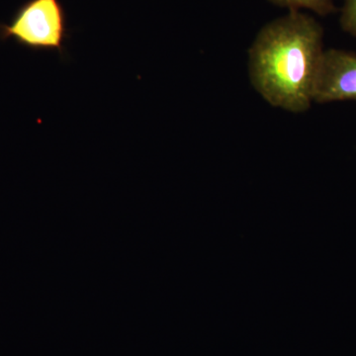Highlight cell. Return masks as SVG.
I'll list each match as a JSON object with an SVG mask.
<instances>
[{"label":"cell","instance_id":"1","mask_svg":"<svg viewBox=\"0 0 356 356\" xmlns=\"http://www.w3.org/2000/svg\"><path fill=\"white\" fill-rule=\"evenodd\" d=\"M323 37L315 18L296 10L262 28L248 51V72L267 103L293 113L310 108L324 57Z\"/></svg>","mask_w":356,"mask_h":356},{"label":"cell","instance_id":"2","mask_svg":"<svg viewBox=\"0 0 356 356\" xmlns=\"http://www.w3.org/2000/svg\"><path fill=\"white\" fill-rule=\"evenodd\" d=\"M67 38V16L60 0H28L9 24L0 25V39H13L35 51H57L62 57Z\"/></svg>","mask_w":356,"mask_h":356},{"label":"cell","instance_id":"4","mask_svg":"<svg viewBox=\"0 0 356 356\" xmlns=\"http://www.w3.org/2000/svg\"><path fill=\"white\" fill-rule=\"evenodd\" d=\"M275 6L286 7L289 11L309 9L321 16L329 15L336 11L332 0H269Z\"/></svg>","mask_w":356,"mask_h":356},{"label":"cell","instance_id":"5","mask_svg":"<svg viewBox=\"0 0 356 356\" xmlns=\"http://www.w3.org/2000/svg\"><path fill=\"white\" fill-rule=\"evenodd\" d=\"M341 26L343 31L356 38V0H344Z\"/></svg>","mask_w":356,"mask_h":356},{"label":"cell","instance_id":"3","mask_svg":"<svg viewBox=\"0 0 356 356\" xmlns=\"http://www.w3.org/2000/svg\"><path fill=\"white\" fill-rule=\"evenodd\" d=\"M314 100L318 103L356 100V54L337 49L325 51Z\"/></svg>","mask_w":356,"mask_h":356}]
</instances>
